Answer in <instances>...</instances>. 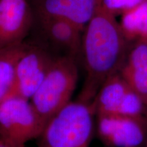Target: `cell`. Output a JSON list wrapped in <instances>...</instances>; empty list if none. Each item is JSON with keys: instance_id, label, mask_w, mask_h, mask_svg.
<instances>
[{"instance_id": "11", "label": "cell", "mask_w": 147, "mask_h": 147, "mask_svg": "<svg viewBox=\"0 0 147 147\" xmlns=\"http://www.w3.org/2000/svg\"><path fill=\"white\" fill-rule=\"evenodd\" d=\"M119 73L129 87L147 106V42L130 45Z\"/></svg>"}, {"instance_id": "8", "label": "cell", "mask_w": 147, "mask_h": 147, "mask_svg": "<svg viewBox=\"0 0 147 147\" xmlns=\"http://www.w3.org/2000/svg\"><path fill=\"white\" fill-rule=\"evenodd\" d=\"M34 23L29 0H0V49L23 43Z\"/></svg>"}, {"instance_id": "6", "label": "cell", "mask_w": 147, "mask_h": 147, "mask_svg": "<svg viewBox=\"0 0 147 147\" xmlns=\"http://www.w3.org/2000/svg\"><path fill=\"white\" fill-rule=\"evenodd\" d=\"M57 57L38 44L27 43L16 65L13 94L30 100Z\"/></svg>"}, {"instance_id": "15", "label": "cell", "mask_w": 147, "mask_h": 147, "mask_svg": "<svg viewBox=\"0 0 147 147\" xmlns=\"http://www.w3.org/2000/svg\"><path fill=\"white\" fill-rule=\"evenodd\" d=\"M0 147H25V146H16V145L12 144L10 142H6V141L3 140L0 138Z\"/></svg>"}, {"instance_id": "9", "label": "cell", "mask_w": 147, "mask_h": 147, "mask_svg": "<svg viewBox=\"0 0 147 147\" xmlns=\"http://www.w3.org/2000/svg\"><path fill=\"white\" fill-rule=\"evenodd\" d=\"M34 23L39 27L40 35L46 42L42 46L57 56L80 55L82 32L69 22L57 18L34 16ZM54 54V53H53Z\"/></svg>"}, {"instance_id": "13", "label": "cell", "mask_w": 147, "mask_h": 147, "mask_svg": "<svg viewBox=\"0 0 147 147\" xmlns=\"http://www.w3.org/2000/svg\"><path fill=\"white\" fill-rule=\"evenodd\" d=\"M119 22L129 43L141 41L147 36V0L123 12Z\"/></svg>"}, {"instance_id": "18", "label": "cell", "mask_w": 147, "mask_h": 147, "mask_svg": "<svg viewBox=\"0 0 147 147\" xmlns=\"http://www.w3.org/2000/svg\"><path fill=\"white\" fill-rule=\"evenodd\" d=\"M146 147H147V144H146Z\"/></svg>"}, {"instance_id": "1", "label": "cell", "mask_w": 147, "mask_h": 147, "mask_svg": "<svg viewBox=\"0 0 147 147\" xmlns=\"http://www.w3.org/2000/svg\"><path fill=\"white\" fill-rule=\"evenodd\" d=\"M129 47L115 16L96 8L82 33L86 75L78 100L91 104L106 79L120 70Z\"/></svg>"}, {"instance_id": "3", "label": "cell", "mask_w": 147, "mask_h": 147, "mask_svg": "<svg viewBox=\"0 0 147 147\" xmlns=\"http://www.w3.org/2000/svg\"><path fill=\"white\" fill-rule=\"evenodd\" d=\"M78 79L77 58L57 56L31 102L46 124L71 102Z\"/></svg>"}, {"instance_id": "17", "label": "cell", "mask_w": 147, "mask_h": 147, "mask_svg": "<svg viewBox=\"0 0 147 147\" xmlns=\"http://www.w3.org/2000/svg\"><path fill=\"white\" fill-rule=\"evenodd\" d=\"M146 110H147V106H146Z\"/></svg>"}, {"instance_id": "2", "label": "cell", "mask_w": 147, "mask_h": 147, "mask_svg": "<svg viewBox=\"0 0 147 147\" xmlns=\"http://www.w3.org/2000/svg\"><path fill=\"white\" fill-rule=\"evenodd\" d=\"M94 114L91 104L71 101L48 121L38 147H89Z\"/></svg>"}, {"instance_id": "4", "label": "cell", "mask_w": 147, "mask_h": 147, "mask_svg": "<svg viewBox=\"0 0 147 147\" xmlns=\"http://www.w3.org/2000/svg\"><path fill=\"white\" fill-rule=\"evenodd\" d=\"M46 123L31 101L12 94L0 102V138L20 146L40 136Z\"/></svg>"}, {"instance_id": "16", "label": "cell", "mask_w": 147, "mask_h": 147, "mask_svg": "<svg viewBox=\"0 0 147 147\" xmlns=\"http://www.w3.org/2000/svg\"><path fill=\"white\" fill-rule=\"evenodd\" d=\"M139 42V41H138ZM141 42H147V36L145 37L144 39H143L142 40H141Z\"/></svg>"}, {"instance_id": "12", "label": "cell", "mask_w": 147, "mask_h": 147, "mask_svg": "<svg viewBox=\"0 0 147 147\" xmlns=\"http://www.w3.org/2000/svg\"><path fill=\"white\" fill-rule=\"evenodd\" d=\"M27 42L0 49V102L14 93L15 69Z\"/></svg>"}, {"instance_id": "7", "label": "cell", "mask_w": 147, "mask_h": 147, "mask_svg": "<svg viewBox=\"0 0 147 147\" xmlns=\"http://www.w3.org/2000/svg\"><path fill=\"white\" fill-rule=\"evenodd\" d=\"M97 131L106 144L113 147H138L144 142V117L121 115H98Z\"/></svg>"}, {"instance_id": "14", "label": "cell", "mask_w": 147, "mask_h": 147, "mask_svg": "<svg viewBox=\"0 0 147 147\" xmlns=\"http://www.w3.org/2000/svg\"><path fill=\"white\" fill-rule=\"evenodd\" d=\"M144 0H97V8L116 16L133 8Z\"/></svg>"}, {"instance_id": "5", "label": "cell", "mask_w": 147, "mask_h": 147, "mask_svg": "<svg viewBox=\"0 0 147 147\" xmlns=\"http://www.w3.org/2000/svg\"><path fill=\"white\" fill-rule=\"evenodd\" d=\"M98 115H121L142 117L146 105L132 90L121 74H114L103 83L91 103Z\"/></svg>"}, {"instance_id": "10", "label": "cell", "mask_w": 147, "mask_h": 147, "mask_svg": "<svg viewBox=\"0 0 147 147\" xmlns=\"http://www.w3.org/2000/svg\"><path fill=\"white\" fill-rule=\"evenodd\" d=\"M34 16L61 18L84 31L97 8V0H33Z\"/></svg>"}]
</instances>
